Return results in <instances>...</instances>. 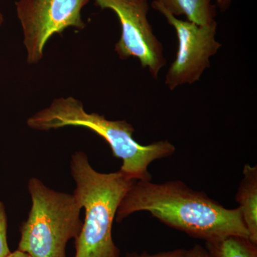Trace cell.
Here are the masks:
<instances>
[{
    "instance_id": "cell-1",
    "label": "cell",
    "mask_w": 257,
    "mask_h": 257,
    "mask_svg": "<svg viewBox=\"0 0 257 257\" xmlns=\"http://www.w3.org/2000/svg\"><path fill=\"white\" fill-rule=\"evenodd\" d=\"M138 211H147L172 229L205 242L232 235L248 238L239 207L227 209L180 180L136 181L120 203L115 220L121 222Z\"/></svg>"
},
{
    "instance_id": "cell-2",
    "label": "cell",
    "mask_w": 257,
    "mask_h": 257,
    "mask_svg": "<svg viewBox=\"0 0 257 257\" xmlns=\"http://www.w3.org/2000/svg\"><path fill=\"white\" fill-rule=\"evenodd\" d=\"M27 124L41 132L67 126L89 128L105 140L113 156L122 161L119 170L136 181H152L150 164L172 156L176 151L168 140L141 145L135 141V128L126 120H109L104 115L87 112L82 101L73 96L56 98L47 107L30 116Z\"/></svg>"
},
{
    "instance_id": "cell-3",
    "label": "cell",
    "mask_w": 257,
    "mask_h": 257,
    "mask_svg": "<svg viewBox=\"0 0 257 257\" xmlns=\"http://www.w3.org/2000/svg\"><path fill=\"white\" fill-rule=\"evenodd\" d=\"M70 172L76 184L73 195L85 211L82 229L74 239V257H119L113 223L120 203L136 180L121 170L97 172L81 151L72 155Z\"/></svg>"
},
{
    "instance_id": "cell-4",
    "label": "cell",
    "mask_w": 257,
    "mask_h": 257,
    "mask_svg": "<svg viewBox=\"0 0 257 257\" xmlns=\"http://www.w3.org/2000/svg\"><path fill=\"white\" fill-rule=\"evenodd\" d=\"M32 207L20 226L18 250L31 257H67L66 246L82 229L81 207L73 194L57 192L40 179L28 182Z\"/></svg>"
},
{
    "instance_id": "cell-5",
    "label": "cell",
    "mask_w": 257,
    "mask_h": 257,
    "mask_svg": "<svg viewBox=\"0 0 257 257\" xmlns=\"http://www.w3.org/2000/svg\"><path fill=\"white\" fill-rule=\"evenodd\" d=\"M90 0H18L17 16L23 35L27 62L38 64L51 37L67 28L84 30L83 8Z\"/></svg>"
},
{
    "instance_id": "cell-6",
    "label": "cell",
    "mask_w": 257,
    "mask_h": 257,
    "mask_svg": "<svg viewBox=\"0 0 257 257\" xmlns=\"http://www.w3.org/2000/svg\"><path fill=\"white\" fill-rule=\"evenodd\" d=\"M101 10L114 12L121 25L115 52L121 60L137 58L155 79L167 64L164 47L148 20V0H94Z\"/></svg>"
},
{
    "instance_id": "cell-7",
    "label": "cell",
    "mask_w": 257,
    "mask_h": 257,
    "mask_svg": "<svg viewBox=\"0 0 257 257\" xmlns=\"http://www.w3.org/2000/svg\"><path fill=\"white\" fill-rule=\"evenodd\" d=\"M152 7L163 15L175 29L178 49L175 61L165 77V85L172 91L184 84L198 82L206 69L210 67V58L221 47L216 41V22L208 25H198L179 20L153 1Z\"/></svg>"
},
{
    "instance_id": "cell-8",
    "label": "cell",
    "mask_w": 257,
    "mask_h": 257,
    "mask_svg": "<svg viewBox=\"0 0 257 257\" xmlns=\"http://www.w3.org/2000/svg\"><path fill=\"white\" fill-rule=\"evenodd\" d=\"M248 239L257 243V167L246 164L236 194Z\"/></svg>"
},
{
    "instance_id": "cell-9",
    "label": "cell",
    "mask_w": 257,
    "mask_h": 257,
    "mask_svg": "<svg viewBox=\"0 0 257 257\" xmlns=\"http://www.w3.org/2000/svg\"><path fill=\"white\" fill-rule=\"evenodd\" d=\"M173 16L184 15L187 21L198 25L216 22V6L211 0H154Z\"/></svg>"
},
{
    "instance_id": "cell-10",
    "label": "cell",
    "mask_w": 257,
    "mask_h": 257,
    "mask_svg": "<svg viewBox=\"0 0 257 257\" xmlns=\"http://www.w3.org/2000/svg\"><path fill=\"white\" fill-rule=\"evenodd\" d=\"M204 247L210 257H257V243L237 235L206 241Z\"/></svg>"
},
{
    "instance_id": "cell-11",
    "label": "cell",
    "mask_w": 257,
    "mask_h": 257,
    "mask_svg": "<svg viewBox=\"0 0 257 257\" xmlns=\"http://www.w3.org/2000/svg\"><path fill=\"white\" fill-rule=\"evenodd\" d=\"M10 252L8 241V216L4 204L0 202V257H7Z\"/></svg>"
},
{
    "instance_id": "cell-12",
    "label": "cell",
    "mask_w": 257,
    "mask_h": 257,
    "mask_svg": "<svg viewBox=\"0 0 257 257\" xmlns=\"http://www.w3.org/2000/svg\"><path fill=\"white\" fill-rule=\"evenodd\" d=\"M186 249L176 248L170 251H161L155 253H150L147 251L142 253L130 252L126 253V257H184Z\"/></svg>"
},
{
    "instance_id": "cell-13",
    "label": "cell",
    "mask_w": 257,
    "mask_h": 257,
    "mask_svg": "<svg viewBox=\"0 0 257 257\" xmlns=\"http://www.w3.org/2000/svg\"><path fill=\"white\" fill-rule=\"evenodd\" d=\"M184 257H210L205 247L200 244H195L189 249L186 250Z\"/></svg>"
},
{
    "instance_id": "cell-14",
    "label": "cell",
    "mask_w": 257,
    "mask_h": 257,
    "mask_svg": "<svg viewBox=\"0 0 257 257\" xmlns=\"http://www.w3.org/2000/svg\"><path fill=\"white\" fill-rule=\"evenodd\" d=\"M233 0H216V4L221 12H226L231 6Z\"/></svg>"
},
{
    "instance_id": "cell-15",
    "label": "cell",
    "mask_w": 257,
    "mask_h": 257,
    "mask_svg": "<svg viewBox=\"0 0 257 257\" xmlns=\"http://www.w3.org/2000/svg\"><path fill=\"white\" fill-rule=\"evenodd\" d=\"M7 257H31L28 253L23 252V251H20L17 249L16 251L13 252H10V254Z\"/></svg>"
},
{
    "instance_id": "cell-16",
    "label": "cell",
    "mask_w": 257,
    "mask_h": 257,
    "mask_svg": "<svg viewBox=\"0 0 257 257\" xmlns=\"http://www.w3.org/2000/svg\"><path fill=\"white\" fill-rule=\"evenodd\" d=\"M4 16H3V15L0 13V28H1L2 25L4 23Z\"/></svg>"
}]
</instances>
